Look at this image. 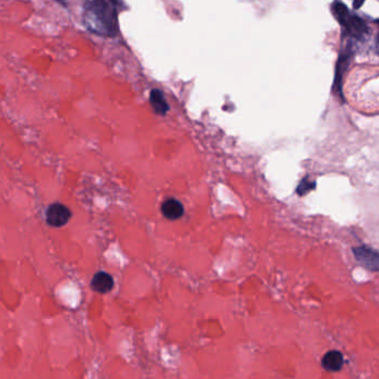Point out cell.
Listing matches in <instances>:
<instances>
[{
    "label": "cell",
    "instance_id": "cell-7",
    "mask_svg": "<svg viewBox=\"0 0 379 379\" xmlns=\"http://www.w3.org/2000/svg\"><path fill=\"white\" fill-rule=\"evenodd\" d=\"M184 206L177 199L169 198L162 203V212L167 219L176 220L184 215Z\"/></svg>",
    "mask_w": 379,
    "mask_h": 379
},
{
    "label": "cell",
    "instance_id": "cell-12",
    "mask_svg": "<svg viewBox=\"0 0 379 379\" xmlns=\"http://www.w3.org/2000/svg\"><path fill=\"white\" fill-rule=\"evenodd\" d=\"M378 44H379V38H378Z\"/></svg>",
    "mask_w": 379,
    "mask_h": 379
},
{
    "label": "cell",
    "instance_id": "cell-11",
    "mask_svg": "<svg viewBox=\"0 0 379 379\" xmlns=\"http://www.w3.org/2000/svg\"><path fill=\"white\" fill-rule=\"evenodd\" d=\"M363 1H356V3H354V9H359L361 6H363Z\"/></svg>",
    "mask_w": 379,
    "mask_h": 379
},
{
    "label": "cell",
    "instance_id": "cell-4",
    "mask_svg": "<svg viewBox=\"0 0 379 379\" xmlns=\"http://www.w3.org/2000/svg\"><path fill=\"white\" fill-rule=\"evenodd\" d=\"M356 260L371 272H379V251L367 246H359L353 248Z\"/></svg>",
    "mask_w": 379,
    "mask_h": 379
},
{
    "label": "cell",
    "instance_id": "cell-8",
    "mask_svg": "<svg viewBox=\"0 0 379 379\" xmlns=\"http://www.w3.org/2000/svg\"><path fill=\"white\" fill-rule=\"evenodd\" d=\"M343 355L337 351H330L323 357L322 365L327 371H338L343 367Z\"/></svg>",
    "mask_w": 379,
    "mask_h": 379
},
{
    "label": "cell",
    "instance_id": "cell-3",
    "mask_svg": "<svg viewBox=\"0 0 379 379\" xmlns=\"http://www.w3.org/2000/svg\"><path fill=\"white\" fill-rule=\"evenodd\" d=\"M354 54H355V50H354L353 40H346L344 46H342L339 57L336 64L335 77H334V84H332V92H335L340 100H344V77L353 59Z\"/></svg>",
    "mask_w": 379,
    "mask_h": 379
},
{
    "label": "cell",
    "instance_id": "cell-5",
    "mask_svg": "<svg viewBox=\"0 0 379 379\" xmlns=\"http://www.w3.org/2000/svg\"><path fill=\"white\" fill-rule=\"evenodd\" d=\"M71 217V212L68 207L59 203L50 205L46 210V222L53 227H63L69 222Z\"/></svg>",
    "mask_w": 379,
    "mask_h": 379
},
{
    "label": "cell",
    "instance_id": "cell-10",
    "mask_svg": "<svg viewBox=\"0 0 379 379\" xmlns=\"http://www.w3.org/2000/svg\"><path fill=\"white\" fill-rule=\"evenodd\" d=\"M315 188H316V181H311L309 178L305 177L303 179H301V183L297 186L296 193L299 196H305V195L309 194L311 191H314Z\"/></svg>",
    "mask_w": 379,
    "mask_h": 379
},
{
    "label": "cell",
    "instance_id": "cell-6",
    "mask_svg": "<svg viewBox=\"0 0 379 379\" xmlns=\"http://www.w3.org/2000/svg\"><path fill=\"white\" fill-rule=\"evenodd\" d=\"M114 285H115V282L112 275L105 272H96L90 284L92 291L98 294L109 293L113 289Z\"/></svg>",
    "mask_w": 379,
    "mask_h": 379
},
{
    "label": "cell",
    "instance_id": "cell-2",
    "mask_svg": "<svg viewBox=\"0 0 379 379\" xmlns=\"http://www.w3.org/2000/svg\"><path fill=\"white\" fill-rule=\"evenodd\" d=\"M332 13L343 28V36L346 40L361 42L363 38H366L369 32L366 21L351 11L345 4L340 1L332 4Z\"/></svg>",
    "mask_w": 379,
    "mask_h": 379
},
{
    "label": "cell",
    "instance_id": "cell-9",
    "mask_svg": "<svg viewBox=\"0 0 379 379\" xmlns=\"http://www.w3.org/2000/svg\"><path fill=\"white\" fill-rule=\"evenodd\" d=\"M150 100L155 113L158 114V115H166L167 114L168 110H169V106L166 102L165 96L160 92V89H152L150 94Z\"/></svg>",
    "mask_w": 379,
    "mask_h": 379
},
{
    "label": "cell",
    "instance_id": "cell-1",
    "mask_svg": "<svg viewBox=\"0 0 379 379\" xmlns=\"http://www.w3.org/2000/svg\"><path fill=\"white\" fill-rule=\"evenodd\" d=\"M83 23L88 30L102 37L118 34V11L113 1H88L85 4Z\"/></svg>",
    "mask_w": 379,
    "mask_h": 379
}]
</instances>
